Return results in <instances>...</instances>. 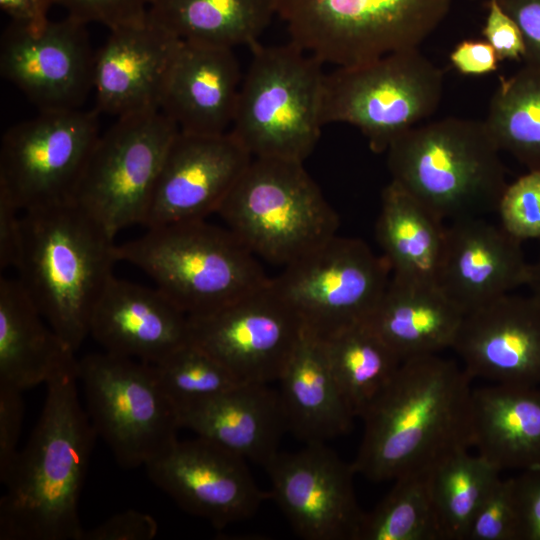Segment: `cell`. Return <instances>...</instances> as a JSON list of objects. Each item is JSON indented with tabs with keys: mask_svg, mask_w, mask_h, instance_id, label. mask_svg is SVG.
<instances>
[{
	"mask_svg": "<svg viewBox=\"0 0 540 540\" xmlns=\"http://www.w3.org/2000/svg\"><path fill=\"white\" fill-rule=\"evenodd\" d=\"M470 383L464 368L437 354L403 361L360 417L355 473L375 483L395 480L472 447Z\"/></svg>",
	"mask_w": 540,
	"mask_h": 540,
	"instance_id": "cell-1",
	"label": "cell"
},
{
	"mask_svg": "<svg viewBox=\"0 0 540 540\" xmlns=\"http://www.w3.org/2000/svg\"><path fill=\"white\" fill-rule=\"evenodd\" d=\"M78 374L47 386L41 415L2 483L1 540H81L79 499L97 433L83 408Z\"/></svg>",
	"mask_w": 540,
	"mask_h": 540,
	"instance_id": "cell-2",
	"label": "cell"
},
{
	"mask_svg": "<svg viewBox=\"0 0 540 540\" xmlns=\"http://www.w3.org/2000/svg\"><path fill=\"white\" fill-rule=\"evenodd\" d=\"M21 225L16 277L48 324L77 352L119 262L115 239L73 201L22 212Z\"/></svg>",
	"mask_w": 540,
	"mask_h": 540,
	"instance_id": "cell-3",
	"label": "cell"
},
{
	"mask_svg": "<svg viewBox=\"0 0 540 540\" xmlns=\"http://www.w3.org/2000/svg\"><path fill=\"white\" fill-rule=\"evenodd\" d=\"M386 152L392 181L443 221L496 211L508 185L484 121L448 117L417 125Z\"/></svg>",
	"mask_w": 540,
	"mask_h": 540,
	"instance_id": "cell-4",
	"label": "cell"
},
{
	"mask_svg": "<svg viewBox=\"0 0 540 540\" xmlns=\"http://www.w3.org/2000/svg\"><path fill=\"white\" fill-rule=\"evenodd\" d=\"M116 253L188 316L215 311L271 280L230 229L205 219L147 228Z\"/></svg>",
	"mask_w": 540,
	"mask_h": 540,
	"instance_id": "cell-5",
	"label": "cell"
},
{
	"mask_svg": "<svg viewBox=\"0 0 540 540\" xmlns=\"http://www.w3.org/2000/svg\"><path fill=\"white\" fill-rule=\"evenodd\" d=\"M251 49L229 132L253 158L304 162L324 125L323 63L291 42Z\"/></svg>",
	"mask_w": 540,
	"mask_h": 540,
	"instance_id": "cell-6",
	"label": "cell"
},
{
	"mask_svg": "<svg viewBox=\"0 0 540 540\" xmlns=\"http://www.w3.org/2000/svg\"><path fill=\"white\" fill-rule=\"evenodd\" d=\"M270 263L288 265L336 236L339 218L303 162L255 157L217 212Z\"/></svg>",
	"mask_w": 540,
	"mask_h": 540,
	"instance_id": "cell-7",
	"label": "cell"
},
{
	"mask_svg": "<svg viewBox=\"0 0 540 540\" xmlns=\"http://www.w3.org/2000/svg\"><path fill=\"white\" fill-rule=\"evenodd\" d=\"M453 0H277L290 42L337 67L418 48Z\"/></svg>",
	"mask_w": 540,
	"mask_h": 540,
	"instance_id": "cell-8",
	"label": "cell"
},
{
	"mask_svg": "<svg viewBox=\"0 0 540 540\" xmlns=\"http://www.w3.org/2000/svg\"><path fill=\"white\" fill-rule=\"evenodd\" d=\"M443 94V72L418 48L337 67L325 75L323 123H347L373 152L431 116Z\"/></svg>",
	"mask_w": 540,
	"mask_h": 540,
	"instance_id": "cell-9",
	"label": "cell"
},
{
	"mask_svg": "<svg viewBox=\"0 0 540 540\" xmlns=\"http://www.w3.org/2000/svg\"><path fill=\"white\" fill-rule=\"evenodd\" d=\"M78 380L97 436L121 467L145 466L177 440V409L153 364L92 353L79 359Z\"/></svg>",
	"mask_w": 540,
	"mask_h": 540,
	"instance_id": "cell-10",
	"label": "cell"
},
{
	"mask_svg": "<svg viewBox=\"0 0 540 540\" xmlns=\"http://www.w3.org/2000/svg\"><path fill=\"white\" fill-rule=\"evenodd\" d=\"M178 127L160 110L118 117L99 136L73 202L112 238L145 224L157 180Z\"/></svg>",
	"mask_w": 540,
	"mask_h": 540,
	"instance_id": "cell-11",
	"label": "cell"
},
{
	"mask_svg": "<svg viewBox=\"0 0 540 540\" xmlns=\"http://www.w3.org/2000/svg\"><path fill=\"white\" fill-rule=\"evenodd\" d=\"M98 111H40L0 147V192L22 212L72 202L100 136Z\"/></svg>",
	"mask_w": 540,
	"mask_h": 540,
	"instance_id": "cell-12",
	"label": "cell"
},
{
	"mask_svg": "<svg viewBox=\"0 0 540 540\" xmlns=\"http://www.w3.org/2000/svg\"><path fill=\"white\" fill-rule=\"evenodd\" d=\"M390 267L360 239L334 236L272 279L304 325L325 336L363 321L385 292Z\"/></svg>",
	"mask_w": 540,
	"mask_h": 540,
	"instance_id": "cell-13",
	"label": "cell"
},
{
	"mask_svg": "<svg viewBox=\"0 0 540 540\" xmlns=\"http://www.w3.org/2000/svg\"><path fill=\"white\" fill-rule=\"evenodd\" d=\"M305 328L272 284L215 311L188 316L189 342L242 383L278 380Z\"/></svg>",
	"mask_w": 540,
	"mask_h": 540,
	"instance_id": "cell-14",
	"label": "cell"
},
{
	"mask_svg": "<svg viewBox=\"0 0 540 540\" xmlns=\"http://www.w3.org/2000/svg\"><path fill=\"white\" fill-rule=\"evenodd\" d=\"M85 24L69 16L12 22L1 37L0 71L40 111L80 109L93 88L95 53Z\"/></svg>",
	"mask_w": 540,
	"mask_h": 540,
	"instance_id": "cell-15",
	"label": "cell"
},
{
	"mask_svg": "<svg viewBox=\"0 0 540 540\" xmlns=\"http://www.w3.org/2000/svg\"><path fill=\"white\" fill-rule=\"evenodd\" d=\"M275 500L293 531L306 540H356L364 515L354 492L352 463L325 443L278 452L264 467Z\"/></svg>",
	"mask_w": 540,
	"mask_h": 540,
	"instance_id": "cell-16",
	"label": "cell"
},
{
	"mask_svg": "<svg viewBox=\"0 0 540 540\" xmlns=\"http://www.w3.org/2000/svg\"><path fill=\"white\" fill-rule=\"evenodd\" d=\"M144 467L180 508L216 529L253 516L270 497L258 487L244 458L199 436L177 439Z\"/></svg>",
	"mask_w": 540,
	"mask_h": 540,
	"instance_id": "cell-17",
	"label": "cell"
},
{
	"mask_svg": "<svg viewBox=\"0 0 540 540\" xmlns=\"http://www.w3.org/2000/svg\"><path fill=\"white\" fill-rule=\"evenodd\" d=\"M252 159L230 132H178L163 162L144 226L204 220L217 213Z\"/></svg>",
	"mask_w": 540,
	"mask_h": 540,
	"instance_id": "cell-18",
	"label": "cell"
},
{
	"mask_svg": "<svg viewBox=\"0 0 540 540\" xmlns=\"http://www.w3.org/2000/svg\"><path fill=\"white\" fill-rule=\"evenodd\" d=\"M452 349L473 378L540 384V303L506 294L464 315Z\"/></svg>",
	"mask_w": 540,
	"mask_h": 540,
	"instance_id": "cell-19",
	"label": "cell"
},
{
	"mask_svg": "<svg viewBox=\"0 0 540 540\" xmlns=\"http://www.w3.org/2000/svg\"><path fill=\"white\" fill-rule=\"evenodd\" d=\"M521 241L482 217L450 221L437 286L464 314L527 286Z\"/></svg>",
	"mask_w": 540,
	"mask_h": 540,
	"instance_id": "cell-20",
	"label": "cell"
},
{
	"mask_svg": "<svg viewBox=\"0 0 540 540\" xmlns=\"http://www.w3.org/2000/svg\"><path fill=\"white\" fill-rule=\"evenodd\" d=\"M180 42L148 18L110 30L94 57L96 110L117 117L160 110L163 87Z\"/></svg>",
	"mask_w": 540,
	"mask_h": 540,
	"instance_id": "cell-21",
	"label": "cell"
},
{
	"mask_svg": "<svg viewBox=\"0 0 540 540\" xmlns=\"http://www.w3.org/2000/svg\"><path fill=\"white\" fill-rule=\"evenodd\" d=\"M89 335L105 352L156 364L189 341L188 315L156 287L113 276L95 305Z\"/></svg>",
	"mask_w": 540,
	"mask_h": 540,
	"instance_id": "cell-22",
	"label": "cell"
},
{
	"mask_svg": "<svg viewBox=\"0 0 540 540\" xmlns=\"http://www.w3.org/2000/svg\"><path fill=\"white\" fill-rule=\"evenodd\" d=\"M242 76L233 49L181 40L160 99V111L179 132L230 131Z\"/></svg>",
	"mask_w": 540,
	"mask_h": 540,
	"instance_id": "cell-23",
	"label": "cell"
},
{
	"mask_svg": "<svg viewBox=\"0 0 540 540\" xmlns=\"http://www.w3.org/2000/svg\"><path fill=\"white\" fill-rule=\"evenodd\" d=\"M181 428L265 467L288 432L279 391L243 383L178 411Z\"/></svg>",
	"mask_w": 540,
	"mask_h": 540,
	"instance_id": "cell-24",
	"label": "cell"
},
{
	"mask_svg": "<svg viewBox=\"0 0 540 540\" xmlns=\"http://www.w3.org/2000/svg\"><path fill=\"white\" fill-rule=\"evenodd\" d=\"M79 359L41 315L17 277L0 278V384L25 391L64 374Z\"/></svg>",
	"mask_w": 540,
	"mask_h": 540,
	"instance_id": "cell-25",
	"label": "cell"
},
{
	"mask_svg": "<svg viewBox=\"0 0 540 540\" xmlns=\"http://www.w3.org/2000/svg\"><path fill=\"white\" fill-rule=\"evenodd\" d=\"M278 381L288 431L325 443L351 430L355 418L330 369L322 338L305 326Z\"/></svg>",
	"mask_w": 540,
	"mask_h": 540,
	"instance_id": "cell-26",
	"label": "cell"
},
{
	"mask_svg": "<svg viewBox=\"0 0 540 540\" xmlns=\"http://www.w3.org/2000/svg\"><path fill=\"white\" fill-rule=\"evenodd\" d=\"M472 447L501 472L540 467V389L499 384L474 389Z\"/></svg>",
	"mask_w": 540,
	"mask_h": 540,
	"instance_id": "cell-27",
	"label": "cell"
},
{
	"mask_svg": "<svg viewBox=\"0 0 540 540\" xmlns=\"http://www.w3.org/2000/svg\"><path fill=\"white\" fill-rule=\"evenodd\" d=\"M464 315L437 285L391 278L366 321L403 362L452 348Z\"/></svg>",
	"mask_w": 540,
	"mask_h": 540,
	"instance_id": "cell-28",
	"label": "cell"
},
{
	"mask_svg": "<svg viewBox=\"0 0 540 540\" xmlns=\"http://www.w3.org/2000/svg\"><path fill=\"white\" fill-rule=\"evenodd\" d=\"M375 232L393 279L437 285L446 227L442 219L392 180L382 190Z\"/></svg>",
	"mask_w": 540,
	"mask_h": 540,
	"instance_id": "cell-29",
	"label": "cell"
},
{
	"mask_svg": "<svg viewBox=\"0 0 540 540\" xmlns=\"http://www.w3.org/2000/svg\"><path fill=\"white\" fill-rule=\"evenodd\" d=\"M277 15V0H152L148 19L183 41L253 46Z\"/></svg>",
	"mask_w": 540,
	"mask_h": 540,
	"instance_id": "cell-30",
	"label": "cell"
},
{
	"mask_svg": "<svg viewBox=\"0 0 540 540\" xmlns=\"http://www.w3.org/2000/svg\"><path fill=\"white\" fill-rule=\"evenodd\" d=\"M332 374L355 417H361L394 377L402 361L366 321L325 336Z\"/></svg>",
	"mask_w": 540,
	"mask_h": 540,
	"instance_id": "cell-31",
	"label": "cell"
},
{
	"mask_svg": "<svg viewBox=\"0 0 540 540\" xmlns=\"http://www.w3.org/2000/svg\"><path fill=\"white\" fill-rule=\"evenodd\" d=\"M484 123L500 151L540 171V68L524 64L501 78Z\"/></svg>",
	"mask_w": 540,
	"mask_h": 540,
	"instance_id": "cell-32",
	"label": "cell"
},
{
	"mask_svg": "<svg viewBox=\"0 0 540 540\" xmlns=\"http://www.w3.org/2000/svg\"><path fill=\"white\" fill-rule=\"evenodd\" d=\"M500 473L468 449L447 455L427 471L441 540H466L477 508Z\"/></svg>",
	"mask_w": 540,
	"mask_h": 540,
	"instance_id": "cell-33",
	"label": "cell"
},
{
	"mask_svg": "<svg viewBox=\"0 0 540 540\" xmlns=\"http://www.w3.org/2000/svg\"><path fill=\"white\" fill-rule=\"evenodd\" d=\"M393 481L384 499L364 513L356 540H441L427 471Z\"/></svg>",
	"mask_w": 540,
	"mask_h": 540,
	"instance_id": "cell-34",
	"label": "cell"
},
{
	"mask_svg": "<svg viewBox=\"0 0 540 540\" xmlns=\"http://www.w3.org/2000/svg\"><path fill=\"white\" fill-rule=\"evenodd\" d=\"M153 365L177 413L243 384L222 363L189 341Z\"/></svg>",
	"mask_w": 540,
	"mask_h": 540,
	"instance_id": "cell-35",
	"label": "cell"
},
{
	"mask_svg": "<svg viewBox=\"0 0 540 540\" xmlns=\"http://www.w3.org/2000/svg\"><path fill=\"white\" fill-rule=\"evenodd\" d=\"M466 540H520L514 477H499L477 508Z\"/></svg>",
	"mask_w": 540,
	"mask_h": 540,
	"instance_id": "cell-36",
	"label": "cell"
},
{
	"mask_svg": "<svg viewBox=\"0 0 540 540\" xmlns=\"http://www.w3.org/2000/svg\"><path fill=\"white\" fill-rule=\"evenodd\" d=\"M496 211L501 227L515 239H540V171H528L508 184Z\"/></svg>",
	"mask_w": 540,
	"mask_h": 540,
	"instance_id": "cell-37",
	"label": "cell"
},
{
	"mask_svg": "<svg viewBox=\"0 0 540 540\" xmlns=\"http://www.w3.org/2000/svg\"><path fill=\"white\" fill-rule=\"evenodd\" d=\"M67 16L87 25L101 23L109 30L143 23L152 0H54Z\"/></svg>",
	"mask_w": 540,
	"mask_h": 540,
	"instance_id": "cell-38",
	"label": "cell"
},
{
	"mask_svg": "<svg viewBox=\"0 0 540 540\" xmlns=\"http://www.w3.org/2000/svg\"><path fill=\"white\" fill-rule=\"evenodd\" d=\"M24 418L23 391L0 384V482L8 476L19 453Z\"/></svg>",
	"mask_w": 540,
	"mask_h": 540,
	"instance_id": "cell-39",
	"label": "cell"
},
{
	"mask_svg": "<svg viewBox=\"0 0 540 540\" xmlns=\"http://www.w3.org/2000/svg\"><path fill=\"white\" fill-rule=\"evenodd\" d=\"M157 532V521L151 515L129 509L84 530L81 540H151Z\"/></svg>",
	"mask_w": 540,
	"mask_h": 540,
	"instance_id": "cell-40",
	"label": "cell"
},
{
	"mask_svg": "<svg viewBox=\"0 0 540 540\" xmlns=\"http://www.w3.org/2000/svg\"><path fill=\"white\" fill-rule=\"evenodd\" d=\"M482 34L493 47L500 61L523 60L524 42L521 32L497 0L487 1V16Z\"/></svg>",
	"mask_w": 540,
	"mask_h": 540,
	"instance_id": "cell-41",
	"label": "cell"
},
{
	"mask_svg": "<svg viewBox=\"0 0 540 540\" xmlns=\"http://www.w3.org/2000/svg\"><path fill=\"white\" fill-rule=\"evenodd\" d=\"M520 540H540V467L514 477Z\"/></svg>",
	"mask_w": 540,
	"mask_h": 540,
	"instance_id": "cell-42",
	"label": "cell"
},
{
	"mask_svg": "<svg viewBox=\"0 0 540 540\" xmlns=\"http://www.w3.org/2000/svg\"><path fill=\"white\" fill-rule=\"evenodd\" d=\"M517 24L524 42L523 62L540 68V0H497Z\"/></svg>",
	"mask_w": 540,
	"mask_h": 540,
	"instance_id": "cell-43",
	"label": "cell"
},
{
	"mask_svg": "<svg viewBox=\"0 0 540 540\" xmlns=\"http://www.w3.org/2000/svg\"><path fill=\"white\" fill-rule=\"evenodd\" d=\"M452 66L461 74L481 76L497 70L499 58L486 40H463L449 55Z\"/></svg>",
	"mask_w": 540,
	"mask_h": 540,
	"instance_id": "cell-44",
	"label": "cell"
},
{
	"mask_svg": "<svg viewBox=\"0 0 540 540\" xmlns=\"http://www.w3.org/2000/svg\"><path fill=\"white\" fill-rule=\"evenodd\" d=\"M22 244L21 211L0 192V269L16 267Z\"/></svg>",
	"mask_w": 540,
	"mask_h": 540,
	"instance_id": "cell-45",
	"label": "cell"
},
{
	"mask_svg": "<svg viewBox=\"0 0 540 540\" xmlns=\"http://www.w3.org/2000/svg\"><path fill=\"white\" fill-rule=\"evenodd\" d=\"M54 0H0L1 9L12 22L25 25H41L47 22L48 10Z\"/></svg>",
	"mask_w": 540,
	"mask_h": 540,
	"instance_id": "cell-46",
	"label": "cell"
},
{
	"mask_svg": "<svg viewBox=\"0 0 540 540\" xmlns=\"http://www.w3.org/2000/svg\"><path fill=\"white\" fill-rule=\"evenodd\" d=\"M527 286L531 290V295L540 303V258L531 264Z\"/></svg>",
	"mask_w": 540,
	"mask_h": 540,
	"instance_id": "cell-47",
	"label": "cell"
},
{
	"mask_svg": "<svg viewBox=\"0 0 540 540\" xmlns=\"http://www.w3.org/2000/svg\"><path fill=\"white\" fill-rule=\"evenodd\" d=\"M485 1L487 2L488 0H485Z\"/></svg>",
	"mask_w": 540,
	"mask_h": 540,
	"instance_id": "cell-48",
	"label": "cell"
}]
</instances>
